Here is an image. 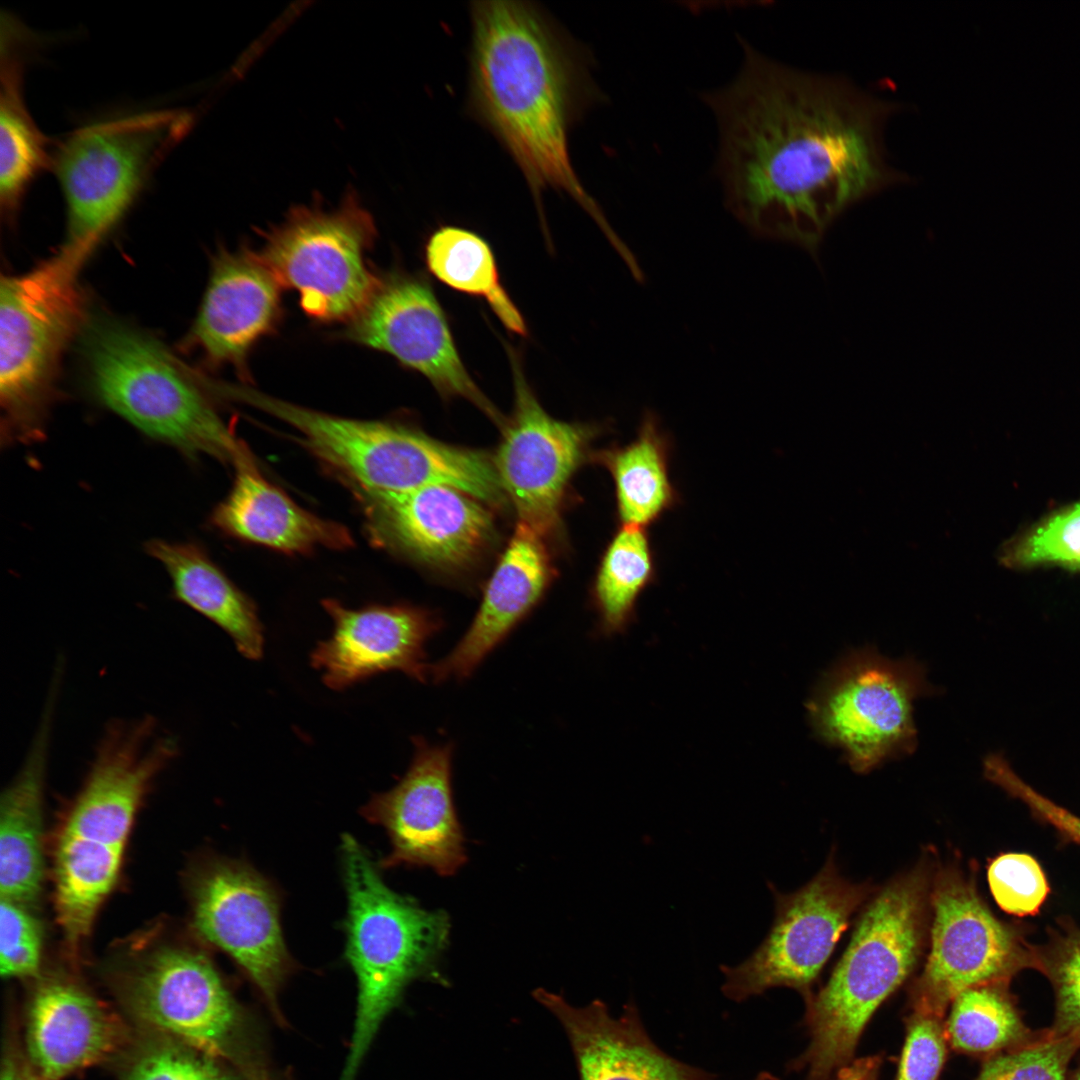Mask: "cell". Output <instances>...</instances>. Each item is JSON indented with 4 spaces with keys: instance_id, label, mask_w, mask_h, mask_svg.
Here are the masks:
<instances>
[{
    "instance_id": "38",
    "label": "cell",
    "mask_w": 1080,
    "mask_h": 1080,
    "mask_svg": "<svg viewBox=\"0 0 1080 1080\" xmlns=\"http://www.w3.org/2000/svg\"><path fill=\"white\" fill-rule=\"evenodd\" d=\"M27 906L1 898L0 971L6 978L38 975L41 960V928Z\"/></svg>"
},
{
    "instance_id": "7",
    "label": "cell",
    "mask_w": 1080,
    "mask_h": 1080,
    "mask_svg": "<svg viewBox=\"0 0 1080 1080\" xmlns=\"http://www.w3.org/2000/svg\"><path fill=\"white\" fill-rule=\"evenodd\" d=\"M348 900L345 957L358 986L349 1053L339 1080H354L380 1025L405 986L428 971L444 950L449 920L392 891L357 840L342 837Z\"/></svg>"
},
{
    "instance_id": "35",
    "label": "cell",
    "mask_w": 1080,
    "mask_h": 1080,
    "mask_svg": "<svg viewBox=\"0 0 1080 1080\" xmlns=\"http://www.w3.org/2000/svg\"><path fill=\"white\" fill-rule=\"evenodd\" d=\"M1080 1043L1048 1029L1034 1041L985 1060L976 1080H1066Z\"/></svg>"
},
{
    "instance_id": "22",
    "label": "cell",
    "mask_w": 1080,
    "mask_h": 1080,
    "mask_svg": "<svg viewBox=\"0 0 1080 1080\" xmlns=\"http://www.w3.org/2000/svg\"><path fill=\"white\" fill-rule=\"evenodd\" d=\"M535 998L562 1023L581 1080H714V1075L663 1051L646 1031L634 1002L614 1017L601 1000L574 1007L544 989Z\"/></svg>"
},
{
    "instance_id": "10",
    "label": "cell",
    "mask_w": 1080,
    "mask_h": 1080,
    "mask_svg": "<svg viewBox=\"0 0 1080 1080\" xmlns=\"http://www.w3.org/2000/svg\"><path fill=\"white\" fill-rule=\"evenodd\" d=\"M120 998L146 1027L220 1062L246 1080H271L254 1024L204 954L155 950L121 982Z\"/></svg>"
},
{
    "instance_id": "42",
    "label": "cell",
    "mask_w": 1080,
    "mask_h": 1080,
    "mask_svg": "<svg viewBox=\"0 0 1080 1080\" xmlns=\"http://www.w3.org/2000/svg\"><path fill=\"white\" fill-rule=\"evenodd\" d=\"M1 1080H44L32 1067L27 1057L15 1050H7L3 1057Z\"/></svg>"
},
{
    "instance_id": "32",
    "label": "cell",
    "mask_w": 1080,
    "mask_h": 1080,
    "mask_svg": "<svg viewBox=\"0 0 1080 1080\" xmlns=\"http://www.w3.org/2000/svg\"><path fill=\"white\" fill-rule=\"evenodd\" d=\"M1010 981L968 988L951 1003L944 1023L948 1044L957 1052L989 1058L1024 1046L1041 1033L1023 1022L1009 991Z\"/></svg>"
},
{
    "instance_id": "4",
    "label": "cell",
    "mask_w": 1080,
    "mask_h": 1080,
    "mask_svg": "<svg viewBox=\"0 0 1080 1080\" xmlns=\"http://www.w3.org/2000/svg\"><path fill=\"white\" fill-rule=\"evenodd\" d=\"M176 754L175 739L157 735L151 717L114 722L105 730L56 848L57 916L71 949L87 936L117 880L150 784Z\"/></svg>"
},
{
    "instance_id": "29",
    "label": "cell",
    "mask_w": 1080,
    "mask_h": 1080,
    "mask_svg": "<svg viewBox=\"0 0 1080 1080\" xmlns=\"http://www.w3.org/2000/svg\"><path fill=\"white\" fill-rule=\"evenodd\" d=\"M0 88V202L13 212L27 187L47 165V139L36 126L23 96L27 33L11 16L2 17Z\"/></svg>"
},
{
    "instance_id": "2",
    "label": "cell",
    "mask_w": 1080,
    "mask_h": 1080,
    "mask_svg": "<svg viewBox=\"0 0 1080 1080\" xmlns=\"http://www.w3.org/2000/svg\"><path fill=\"white\" fill-rule=\"evenodd\" d=\"M469 101L523 173L537 201L547 188L612 228L571 162L569 130L598 96L587 70L552 24L526 1L471 3Z\"/></svg>"
},
{
    "instance_id": "11",
    "label": "cell",
    "mask_w": 1080,
    "mask_h": 1080,
    "mask_svg": "<svg viewBox=\"0 0 1080 1080\" xmlns=\"http://www.w3.org/2000/svg\"><path fill=\"white\" fill-rule=\"evenodd\" d=\"M931 691L920 663L862 648L824 673L808 700V718L850 768L868 773L915 750L914 702Z\"/></svg>"
},
{
    "instance_id": "27",
    "label": "cell",
    "mask_w": 1080,
    "mask_h": 1080,
    "mask_svg": "<svg viewBox=\"0 0 1080 1080\" xmlns=\"http://www.w3.org/2000/svg\"><path fill=\"white\" fill-rule=\"evenodd\" d=\"M145 549L166 569L178 601L219 626L246 658L262 656L263 628L254 603L199 545L153 539Z\"/></svg>"
},
{
    "instance_id": "6",
    "label": "cell",
    "mask_w": 1080,
    "mask_h": 1080,
    "mask_svg": "<svg viewBox=\"0 0 1080 1080\" xmlns=\"http://www.w3.org/2000/svg\"><path fill=\"white\" fill-rule=\"evenodd\" d=\"M81 353L96 400L145 435L186 456L236 465L251 455L177 359L155 338L120 320L83 326Z\"/></svg>"
},
{
    "instance_id": "18",
    "label": "cell",
    "mask_w": 1080,
    "mask_h": 1080,
    "mask_svg": "<svg viewBox=\"0 0 1080 1080\" xmlns=\"http://www.w3.org/2000/svg\"><path fill=\"white\" fill-rule=\"evenodd\" d=\"M413 742L415 753L405 775L391 790L375 794L361 814L390 838L383 866H427L449 876L466 860L452 798V745H431L421 737Z\"/></svg>"
},
{
    "instance_id": "43",
    "label": "cell",
    "mask_w": 1080,
    "mask_h": 1080,
    "mask_svg": "<svg viewBox=\"0 0 1080 1080\" xmlns=\"http://www.w3.org/2000/svg\"><path fill=\"white\" fill-rule=\"evenodd\" d=\"M751 1080H780L770 1072H760Z\"/></svg>"
},
{
    "instance_id": "33",
    "label": "cell",
    "mask_w": 1080,
    "mask_h": 1080,
    "mask_svg": "<svg viewBox=\"0 0 1080 1080\" xmlns=\"http://www.w3.org/2000/svg\"><path fill=\"white\" fill-rule=\"evenodd\" d=\"M1014 570L1056 568L1080 572V499L1061 505L1019 530L998 552Z\"/></svg>"
},
{
    "instance_id": "16",
    "label": "cell",
    "mask_w": 1080,
    "mask_h": 1080,
    "mask_svg": "<svg viewBox=\"0 0 1080 1080\" xmlns=\"http://www.w3.org/2000/svg\"><path fill=\"white\" fill-rule=\"evenodd\" d=\"M343 336L391 355L426 377L441 395L462 397L497 424H505L466 370L446 315L424 279L402 272L381 277L376 292L348 322Z\"/></svg>"
},
{
    "instance_id": "40",
    "label": "cell",
    "mask_w": 1080,
    "mask_h": 1080,
    "mask_svg": "<svg viewBox=\"0 0 1080 1080\" xmlns=\"http://www.w3.org/2000/svg\"><path fill=\"white\" fill-rule=\"evenodd\" d=\"M985 776L1023 802L1032 815L1053 827L1063 840L1080 845V817L1054 803L1022 780L1000 754L984 760Z\"/></svg>"
},
{
    "instance_id": "20",
    "label": "cell",
    "mask_w": 1080,
    "mask_h": 1080,
    "mask_svg": "<svg viewBox=\"0 0 1080 1080\" xmlns=\"http://www.w3.org/2000/svg\"><path fill=\"white\" fill-rule=\"evenodd\" d=\"M322 604L334 621V631L312 651L311 664L323 671L329 688L345 689L390 670L427 680L425 646L442 625L431 611L402 604L352 610L332 599Z\"/></svg>"
},
{
    "instance_id": "44",
    "label": "cell",
    "mask_w": 1080,
    "mask_h": 1080,
    "mask_svg": "<svg viewBox=\"0 0 1080 1080\" xmlns=\"http://www.w3.org/2000/svg\"><path fill=\"white\" fill-rule=\"evenodd\" d=\"M1071 1080H1080V1066L1075 1071V1073H1074L1073 1077L1071 1078Z\"/></svg>"
},
{
    "instance_id": "15",
    "label": "cell",
    "mask_w": 1080,
    "mask_h": 1080,
    "mask_svg": "<svg viewBox=\"0 0 1080 1080\" xmlns=\"http://www.w3.org/2000/svg\"><path fill=\"white\" fill-rule=\"evenodd\" d=\"M193 898L197 932L235 962L281 1023L278 995L296 963L283 938L275 887L245 862L215 860L199 874Z\"/></svg>"
},
{
    "instance_id": "26",
    "label": "cell",
    "mask_w": 1080,
    "mask_h": 1080,
    "mask_svg": "<svg viewBox=\"0 0 1080 1080\" xmlns=\"http://www.w3.org/2000/svg\"><path fill=\"white\" fill-rule=\"evenodd\" d=\"M234 468L232 489L211 517L224 533L287 553L352 545L347 528L299 507L261 475L253 457Z\"/></svg>"
},
{
    "instance_id": "30",
    "label": "cell",
    "mask_w": 1080,
    "mask_h": 1080,
    "mask_svg": "<svg viewBox=\"0 0 1080 1080\" xmlns=\"http://www.w3.org/2000/svg\"><path fill=\"white\" fill-rule=\"evenodd\" d=\"M656 578V555L647 528L621 525L601 557L592 587L599 633L624 632L635 617L639 597Z\"/></svg>"
},
{
    "instance_id": "12",
    "label": "cell",
    "mask_w": 1080,
    "mask_h": 1080,
    "mask_svg": "<svg viewBox=\"0 0 1080 1080\" xmlns=\"http://www.w3.org/2000/svg\"><path fill=\"white\" fill-rule=\"evenodd\" d=\"M376 226L356 194L339 207L297 206L264 234L258 256L303 311L321 322L351 321L368 304L381 277L367 261Z\"/></svg>"
},
{
    "instance_id": "31",
    "label": "cell",
    "mask_w": 1080,
    "mask_h": 1080,
    "mask_svg": "<svg viewBox=\"0 0 1080 1080\" xmlns=\"http://www.w3.org/2000/svg\"><path fill=\"white\" fill-rule=\"evenodd\" d=\"M425 260L439 281L484 298L507 329L526 334L524 319L501 285L494 254L481 236L457 226L440 227L428 239Z\"/></svg>"
},
{
    "instance_id": "1",
    "label": "cell",
    "mask_w": 1080,
    "mask_h": 1080,
    "mask_svg": "<svg viewBox=\"0 0 1080 1080\" xmlns=\"http://www.w3.org/2000/svg\"><path fill=\"white\" fill-rule=\"evenodd\" d=\"M740 42L736 78L703 100L718 126L725 201L751 232L810 243L845 206L906 180L884 150L894 103Z\"/></svg>"
},
{
    "instance_id": "37",
    "label": "cell",
    "mask_w": 1080,
    "mask_h": 1080,
    "mask_svg": "<svg viewBox=\"0 0 1080 1080\" xmlns=\"http://www.w3.org/2000/svg\"><path fill=\"white\" fill-rule=\"evenodd\" d=\"M991 894L997 905L1014 916L1039 913L1050 887L1039 862L1026 853H1003L987 868Z\"/></svg>"
},
{
    "instance_id": "23",
    "label": "cell",
    "mask_w": 1080,
    "mask_h": 1080,
    "mask_svg": "<svg viewBox=\"0 0 1080 1080\" xmlns=\"http://www.w3.org/2000/svg\"><path fill=\"white\" fill-rule=\"evenodd\" d=\"M120 1019L78 985L47 978L28 1011V1060L44 1080H61L104 1061L125 1043Z\"/></svg>"
},
{
    "instance_id": "39",
    "label": "cell",
    "mask_w": 1080,
    "mask_h": 1080,
    "mask_svg": "<svg viewBox=\"0 0 1080 1080\" xmlns=\"http://www.w3.org/2000/svg\"><path fill=\"white\" fill-rule=\"evenodd\" d=\"M894 1080H938L947 1056L943 1018L910 1012Z\"/></svg>"
},
{
    "instance_id": "5",
    "label": "cell",
    "mask_w": 1080,
    "mask_h": 1080,
    "mask_svg": "<svg viewBox=\"0 0 1080 1080\" xmlns=\"http://www.w3.org/2000/svg\"><path fill=\"white\" fill-rule=\"evenodd\" d=\"M222 392L295 428L304 446L359 497L446 485L486 504L504 502L494 462L480 451L440 442L397 423L311 410L247 386L225 384Z\"/></svg>"
},
{
    "instance_id": "17",
    "label": "cell",
    "mask_w": 1080,
    "mask_h": 1080,
    "mask_svg": "<svg viewBox=\"0 0 1080 1080\" xmlns=\"http://www.w3.org/2000/svg\"><path fill=\"white\" fill-rule=\"evenodd\" d=\"M510 354L514 410L503 426L494 465L519 522L543 537L559 522L567 484L601 427L563 422L546 413L527 384L518 358Z\"/></svg>"
},
{
    "instance_id": "21",
    "label": "cell",
    "mask_w": 1080,
    "mask_h": 1080,
    "mask_svg": "<svg viewBox=\"0 0 1080 1080\" xmlns=\"http://www.w3.org/2000/svg\"><path fill=\"white\" fill-rule=\"evenodd\" d=\"M281 288L258 254L246 249L216 255L189 343L213 365H232L247 376L255 344L281 315Z\"/></svg>"
},
{
    "instance_id": "3",
    "label": "cell",
    "mask_w": 1080,
    "mask_h": 1080,
    "mask_svg": "<svg viewBox=\"0 0 1080 1080\" xmlns=\"http://www.w3.org/2000/svg\"><path fill=\"white\" fill-rule=\"evenodd\" d=\"M935 866L922 859L873 893L826 985L805 998V1051L789 1063L806 1080H829L854 1059L877 1008L914 972L930 928Z\"/></svg>"
},
{
    "instance_id": "9",
    "label": "cell",
    "mask_w": 1080,
    "mask_h": 1080,
    "mask_svg": "<svg viewBox=\"0 0 1080 1080\" xmlns=\"http://www.w3.org/2000/svg\"><path fill=\"white\" fill-rule=\"evenodd\" d=\"M85 258L63 247L0 285V400L9 439L35 438L61 356L84 320Z\"/></svg>"
},
{
    "instance_id": "8",
    "label": "cell",
    "mask_w": 1080,
    "mask_h": 1080,
    "mask_svg": "<svg viewBox=\"0 0 1080 1080\" xmlns=\"http://www.w3.org/2000/svg\"><path fill=\"white\" fill-rule=\"evenodd\" d=\"M192 123L190 112L166 109L89 124L71 133L54 160L67 207L64 246L87 259Z\"/></svg>"
},
{
    "instance_id": "24",
    "label": "cell",
    "mask_w": 1080,
    "mask_h": 1080,
    "mask_svg": "<svg viewBox=\"0 0 1080 1080\" xmlns=\"http://www.w3.org/2000/svg\"><path fill=\"white\" fill-rule=\"evenodd\" d=\"M550 578L542 536L518 522L470 627L445 658L430 666L432 679L468 677L539 602Z\"/></svg>"
},
{
    "instance_id": "41",
    "label": "cell",
    "mask_w": 1080,
    "mask_h": 1080,
    "mask_svg": "<svg viewBox=\"0 0 1080 1080\" xmlns=\"http://www.w3.org/2000/svg\"><path fill=\"white\" fill-rule=\"evenodd\" d=\"M882 1062L881 1055L853 1059L841 1067L832 1080H879Z\"/></svg>"
},
{
    "instance_id": "13",
    "label": "cell",
    "mask_w": 1080,
    "mask_h": 1080,
    "mask_svg": "<svg viewBox=\"0 0 1080 1080\" xmlns=\"http://www.w3.org/2000/svg\"><path fill=\"white\" fill-rule=\"evenodd\" d=\"M930 908V949L908 990L911 1012L944 1018L964 990L1035 969L1023 928L996 917L959 865L935 866Z\"/></svg>"
},
{
    "instance_id": "36",
    "label": "cell",
    "mask_w": 1080,
    "mask_h": 1080,
    "mask_svg": "<svg viewBox=\"0 0 1080 1080\" xmlns=\"http://www.w3.org/2000/svg\"><path fill=\"white\" fill-rule=\"evenodd\" d=\"M219 1062L159 1034L136 1049L123 1080H232Z\"/></svg>"
},
{
    "instance_id": "25",
    "label": "cell",
    "mask_w": 1080,
    "mask_h": 1080,
    "mask_svg": "<svg viewBox=\"0 0 1080 1080\" xmlns=\"http://www.w3.org/2000/svg\"><path fill=\"white\" fill-rule=\"evenodd\" d=\"M58 680L24 762L0 799V896L27 907L37 900L43 879L42 803Z\"/></svg>"
},
{
    "instance_id": "14",
    "label": "cell",
    "mask_w": 1080,
    "mask_h": 1080,
    "mask_svg": "<svg viewBox=\"0 0 1080 1080\" xmlns=\"http://www.w3.org/2000/svg\"><path fill=\"white\" fill-rule=\"evenodd\" d=\"M769 887L775 915L768 934L744 961L720 967L722 992L736 1002L777 987L807 998L851 917L875 892L868 883L842 877L832 857L792 893H781L771 883Z\"/></svg>"
},
{
    "instance_id": "28",
    "label": "cell",
    "mask_w": 1080,
    "mask_h": 1080,
    "mask_svg": "<svg viewBox=\"0 0 1080 1080\" xmlns=\"http://www.w3.org/2000/svg\"><path fill=\"white\" fill-rule=\"evenodd\" d=\"M672 448L658 416L646 411L631 442L596 456L613 478L621 525L647 528L681 503L670 477Z\"/></svg>"
},
{
    "instance_id": "19",
    "label": "cell",
    "mask_w": 1080,
    "mask_h": 1080,
    "mask_svg": "<svg viewBox=\"0 0 1080 1080\" xmlns=\"http://www.w3.org/2000/svg\"><path fill=\"white\" fill-rule=\"evenodd\" d=\"M370 540L430 566L455 569L491 541L490 513L469 494L446 485L359 497Z\"/></svg>"
},
{
    "instance_id": "34",
    "label": "cell",
    "mask_w": 1080,
    "mask_h": 1080,
    "mask_svg": "<svg viewBox=\"0 0 1080 1080\" xmlns=\"http://www.w3.org/2000/svg\"><path fill=\"white\" fill-rule=\"evenodd\" d=\"M1035 969L1054 989L1055 1022L1049 1029L1057 1037L1080 1043V928L1067 917L1048 929L1047 941L1034 945Z\"/></svg>"
}]
</instances>
